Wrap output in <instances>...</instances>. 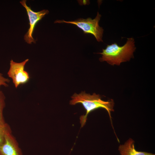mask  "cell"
I'll list each match as a JSON object with an SVG mask.
<instances>
[{
	"label": "cell",
	"mask_w": 155,
	"mask_h": 155,
	"mask_svg": "<svg viewBox=\"0 0 155 155\" xmlns=\"http://www.w3.org/2000/svg\"><path fill=\"white\" fill-rule=\"evenodd\" d=\"M70 104L74 105L77 104H81L86 111L85 115L80 117L81 127L85 125L88 114L92 111L100 108L105 109L108 112L112 125L111 112L114 111V102L112 99L107 101L102 100L100 95L94 93L92 95L82 92L79 94L74 93L71 97Z\"/></svg>",
	"instance_id": "6da1fadb"
},
{
	"label": "cell",
	"mask_w": 155,
	"mask_h": 155,
	"mask_svg": "<svg viewBox=\"0 0 155 155\" xmlns=\"http://www.w3.org/2000/svg\"><path fill=\"white\" fill-rule=\"evenodd\" d=\"M134 38H128L125 44L122 46H119L114 43L108 45L102 52L98 53L102 57L99 60L101 62L106 61L109 64L114 65H119L121 63L129 61L134 57L133 53L136 48Z\"/></svg>",
	"instance_id": "7a4b0ae2"
},
{
	"label": "cell",
	"mask_w": 155,
	"mask_h": 155,
	"mask_svg": "<svg viewBox=\"0 0 155 155\" xmlns=\"http://www.w3.org/2000/svg\"><path fill=\"white\" fill-rule=\"evenodd\" d=\"M101 16V15L98 12L96 17L93 19L89 18L86 19L80 18L74 21H69L63 20H57L55 23H65L75 25L82 29L84 34H92L98 42H102L104 30L99 25Z\"/></svg>",
	"instance_id": "3957f363"
},
{
	"label": "cell",
	"mask_w": 155,
	"mask_h": 155,
	"mask_svg": "<svg viewBox=\"0 0 155 155\" xmlns=\"http://www.w3.org/2000/svg\"><path fill=\"white\" fill-rule=\"evenodd\" d=\"M29 60L27 59L20 63L14 62L12 59L10 61V67L7 74L12 79L16 88L27 83L29 80V74L25 70V65Z\"/></svg>",
	"instance_id": "277c9868"
},
{
	"label": "cell",
	"mask_w": 155,
	"mask_h": 155,
	"mask_svg": "<svg viewBox=\"0 0 155 155\" xmlns=\"http://www.w3.org/2000/svg\"><path fill=\"white\" fill-rule=\"evenodd\" d=\"M20 3L26 9L29 22L30 27L24 36V39L28 44H31L32 42L35 43L36 40L33 38L32 35L35 26L46 15L48 14L49 11L47 10L44 9L38 12H34L30 7L27 5L26 0H22Z\"/></svg>",
	"instance_id": "5b68a950"
},
{
	"label": "cell",
	"mask_w": 155,
	"mask_h": 155,
	"mask_svg": "<svg viewBox=\"0 0 155 155\" xmlns=\"http://www.w3.org/2000/svg\"><path fill=\"white\" fill-rule=\"evenodd\" d=\"M18 143L11 132L6 133L0 142V155H22Z\"/></svg>",
	"instance_id": "8992f818"
},
{
	"label": "cell",
	"mask_w": 155,
	"mask_h": 155,
	"mask_svg": "<svg viewBox=\"0 0 155 155\" xmlns=\"http://www.w3.org/2000/svg\"><path fill=\"white\" fill-rule=\"evenodd\" d=\"M134 141L129 138L124 144L120 145L119 150L121 155H155L146 152L137 151L135 148Z\"/></svg>",
	"instance_id": "52a82bcc"
},
{
	"label": "cell",
	"mask_w": 155,
	"mask_h": 155,
	"mask_svg": "<svg viewBox=\"0 0 155 155\" xmlns=\"http://www.w3.org/2000/svg\"><path fill=\"white\" fill-rule=\"evenodd\" d=\"M5 98L4 93L0 89V124L1 125H4L6 123L4 121L3 113L5 106Z\"/></svg>",
	"instance_id": "ba28073f"
},
{
	"label": "cell",
	"mask_w": 155,
	"mask_h": 155,
	"mask_svg": "<svg viewBox=\"0 0 155 155\" xmlns=\"http://www.w3.org/2000/svg\"><path fill=\"white\" fill-rule=\"evenodd\" d=\"M10 132H11V130L7 124L6 123L4 125L0 124V142L3 139L5 135Z\"/></svg>",
	"instance_id": "9c48e42d"
},
{
	"label": "cell",
	"mask_w": 155,
	"mask_h": 155,
	"mask_svg": "<svg viewBox=\"0 0 155 155\" xmlns=\"http://www.w3.org/2000/svg\"><path fill=\"white\" fill-rule=\"evenodd\" d=\"M9 82L10 80L9 79L4 77L2 74L0 73V87L1 86L8 87V83Z\"/></svg>",
	"instance_id": "30bf717a"
}]
</instances>
